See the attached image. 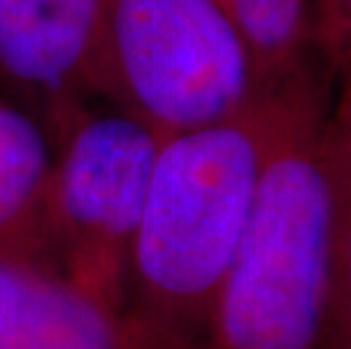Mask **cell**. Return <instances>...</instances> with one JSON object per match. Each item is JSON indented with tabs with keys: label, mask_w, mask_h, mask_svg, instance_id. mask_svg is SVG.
<instances>
[{
	"label": "cell",
	"mask_w": 351,
	"mask_h": 349,
	"mask_svg": "<svg viewBox=\"0 0 351 349\" xmlns=\"http://www.w3.org/2000/svg\"><path fill=\"white\" fill-rule=\"evenodd\" d=\"M322 64L241 114L166 136L134 236L123 311L159 349H197L250 227L261 175Z\"/></svg>",
	"instance_id": "1"
},
{
	"label": "cell",
	"mask_w": 351,
	"mask_h": 349,
	"mask_svg": "<svg viewBox=\"0 0 351 349\" xmlns=\"http://www.w3.org/2000/svg\"><path fill=\"white\" fill-rule=\"evenodd\" d=\"M328 73L308 80L265 161L250 227L197 349H322L331 261Z\"/></svg>",
	"instance_id": "2"
},
{
	"label": "cell",
	"mask_w": 351,
	"mask_h": 349,
	"mask_svg": "<svg viewBox=\"0 0 351 349\" xmlns=\"http://www.w3.org/2000/svg\"><path fill=\"white\" fill-rule=\"evenodd\" d=\"M93 91L166 139L227 121L272 88L222 0H109Z\"/></svg>",
	"instance_id": "3"
},
{
	"label": "cell",
	"mask_w": 351,
	"mask_h": 349,
	"mask_svg": "<svg viewBox=\"0 0 351 349\" xmlns=\"http://www.w3.org/2000/svg\"><path fill=\"white\" fill-rule=\"evenodd\" d=\"M48 229L55 272L123 309L127 263L163 136L125 111L88 102L52 132Z\"/></svg>",
	"instance_id": "4"
},
{
	"label": "cell",
	"mask_w": 351,
	"mask_h": 349,
	"mask_svg": "<svg viewBox=\"0 0 351 349\" xmlns=\"http://www.w3.org/2000/svg\"><path fill=\"white\" fill-rule=\"evenodd\" d=\"M109 0H0V95L55 132L95 100Z\"/></svg>",
	"instance_id": "5"
},
{
	"label": "cell",
	"mask_w": 351,
	"mask_h": 349,
	"mask_svg": "<svg viewBox=\"0 0 351 349\" xmlns=\"http://www.w3.org/2000/svg\"><path fill=\"white\" fill-rule=\"evenodd\" d=\"M0 349H159L125 313L55 272L0 261Z\"/></svg>",
	"instance_id": "6"
},
{
	"label": "cell",
	"mask_w": 351,
	"mask_h": 349,
	"mask_svg": "<svg viewBox=\"0 0 351 349\" xmlns=\"http://www.w3.org/2000/svg\"><path fill=\"white\" fill-rule=\"evenodd\" d=\"M52 159L46 125L0 95V261L55 272L48 229Z\"/></svg>",
	"instance_id": "7"
},
{
	"label": "cell",
	"mask_w": 351,
	"mask_h": 349,
	"mask_svg": "<svg viewBox=\"0 0 351 349\" xmlns=\"http://www.w3.org/2000/svg\"><path fill=\"white\" fill-rule=\"evenodd\" d=\"M261 82L279 88L319 64L315 0H222Z\"/></svg>",
	"instance_id": "8"
},
{
	"label": "cell",
	"mask_w": 351,
	"mask_h": 349,
	"mask_svg": "<svg viewBox=\"0 0 351 349\" xmlns=\"http://www.w3.org/2000/svg\"><path fill=\"white\" fill-rule=\"evenodd\" d=\"M331 159V261L322 349H351V73L328 109Z\"/></svg>",
	"instance_id": "9"
},
{
	"label": "cell",
	"mask_w": 351,
	"mask_h": 349,
	"mask_svg": "<svg viewBox=\"0 0 351 349\" xmlns=\"http://www.w3.org/2000/svg\"><path fill=\"white\" fill-rule=\"evenodd\" d=\"M315 50L331 77L351 73V0H315Z\"/></svg>",
	"instance_id": "10"
}]
</instances>
